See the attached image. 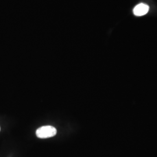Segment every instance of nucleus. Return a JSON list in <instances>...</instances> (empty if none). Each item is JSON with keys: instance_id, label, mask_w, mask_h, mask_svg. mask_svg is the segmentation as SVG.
<instances>
[{"instance_id": "obj_2", "label": "nucleus", "mask_w": 157, "mask_h": 157, "mask_svg": "<svg viewBox=\"0 0 157 157\" xmlns=\"http://www.w3.org/2000/svg\"><path fill=\"white\" fill-rule=\"evenodd\" d=\"M149 11V6L145 4H140L136 6L133 9V13L136 16L141 17L146 15Z\"/></svg>"}, {"instance_id": "obj_1", "label": "nucleus", "mask_w": 157, "mask_h": 157, "mask_svg": "<svg viewBox=\"0 0 157 157\" xmlns=\"http://www.w3.org/2000/svg\"><path fill=\"white\" fill-rule=\"evenodd\" d=\"M57 130L56 128L52 126H41L36 130V134L40 139H47L55 136L56 135Z\"/></svg>"}]
</instances>
